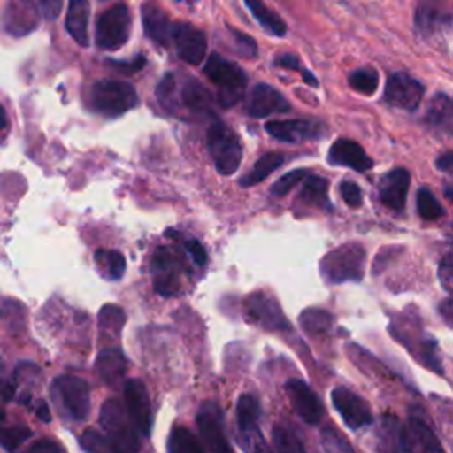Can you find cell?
I'll return each instance as SVG.
<instances>
[{"mask_svg":"<svg viewBox=\"0 0 453 453\" xmlns=\"http://www.w3.org/2000/svg\"><path fill=\"white\" fill-rule=\"evenodd\" d=\"M126 322V313L117 304H104L99 311V326L103 329H115L120 331V327Z\"/></svg>","mask_w":453,"mask_h":453,"instance_id":"cell-40","label":"cell"},{"mask_svg":"<svg viewBox=\"0 0 453 453\" xmlns=\"http://www.w3.org/2000/svg\"><path fill=\"white\" fill-rule=\"evenodd\" d=\"M365 267V248L359 242H345L326 253L319 264L327 283L359 281Z\"/></svg>","mask_w":453,"mask_h":453,"instance_id":"cell-1","label":"cell"},{"mask_svg":"<svg viewBox=\"0 0 453 453\" xmlns=\"http://www.w3.org/2000/svg\"><path fill=\"white\" fill-rule=\"evenodd\" d=\"M453 23L451 9L441 0H421L414 9V27L421 35H435Z\"/></svg>","mask_w":453,"mask_h":453,"instance_id":"cell-13","label":"cell"},{"mask_svg":"<svg viewBox=\"0 0 453 453\" xmlns=\"http://www.w3.org/2000/svg\"><path fill=\"white\" fill-rule=\"evenodd\" d=\"M248 315L265 329H288V322L281 313L280 304L265 292L248 296Z\"/></svg>","mask_w":453,"mask_h":453,"instance_id":"cell-17","label":"cell"},{"mask_svg":"<svg viewBox=\"0 0 453 453\" xmlns=\"http://www.w3.org/2000/svg\"><path fill=\"white\" fill-rule=\"evenodd\" d=\"M331 400L347 426L361 428L373 421L368 403L357 393L347 388H334L331 391Z\"/></svg>","mask_w":453,"mask_h":453,"instance_id":"cell-11","label":"cell"},{"mask_svg":"<svg viewBox=\"0 0 453 453\" xmlns=\"http://www.w3.org/2000/svg\"><path fill=\"white\" fill-rule=\"evenodd\" d=\"M111 65L119 67L122 73H134L145 65V57L138 55L133 62H111Z\"/></svg>","mask_w":453,"mask_h":453,"instance_id":"cell-50","label":"cell"},{"mask_svg":"<svg viewBox=\"0 0 453 453\" xmlns=\"http://www.w3.org/2000/svg\"><path fill=\"white\" fill-rule=\"evenodd\" d=\"M88 14L90 7L87 0H69L65 28L80 46L88 44Z\"/></svg>","mask_w":453,"mask_h":453,"instance_id":"cell-24","label":"cell"},{"mask_svg":"<svg viewBox=\"0 0 453 453\" xmlns=\"http://www.w3.org/2000/svg\"><path fill=\"white\" fill-rule=\"evenodd\" d=\"M207 149L221 175L234 173L242 159L239 136L221 120H214L207 129Z\"/></svg>","mask_w":453,"mask_h":453,"instance_id":"cell-3","label":"cell"},{"mask_svg":"<svg viewBox=\"0 0 453 453\" xmlns=\"http://www.w3.org/2000/svg\"><path fill=\"white\" fill-rule=\"evenodd\" d=\"M32 453L35 451H41V453H57V451H62L64 448L60 444H57L55 441H50V439H42V441H37L34 442L30 448H28Z\"/></svg>","mask_w":453,"mask_h":453,"instance_id":"cell-49","label":"cell"},{"mask_svg":"<svg viewBox=\"0 0 453 453\" xmlns=\"http://www.w3.org/2000/svg\"><path fill=\"white\" fill-rule=\"evenodd\" d=\"M290 110L285 96L267 83H257L246 101V111L251 117H267L273 113H287Z\"/></svg>","mask_w":453,"mask_h":453,"instance_id":"cell-16","label":"cell"},{"mask_svg":"<svg viewBox=\"0 0 453 453\" xmlns=\"http://www.w3.org/2000/svg\"><path fill=\"white\" fill-rule=\"evenodd\" d=\"M96 368L106 384H115L124 377L127 370V359L120 349H103L96 359Z\"/></svg>","mask_w":453,"mask_h":453,"instance_id":"cell-25","label":"cell"},{"mask_svg":"<svg viewBox=\"0 0 453 453\" xmlns=\"http://www.w3.org/2000/svg\"><path fill=\"white\" fill-rule=\"evenodd\" d=\"M439 280L444 290L453 294V253L446 255L439 265Z\"/></svg>","mask_w":453,"mask_h":453,"instance_id":"cell-46","label":"cell"},{"mask_svg":"<svg viewBox=\"0 0 453 453\" xmlns=\"http://www.w3.org/2000/svg\"><path fill=\"white\" fill-rule=\"evenodd\" d=\"M168 451L170 453H202L203 446L195 439V435L188 428L175 426L168 437Z\"/></svg>","mask_w":453,"mask_h":453,"instance_id":"cell-29","label":"cell"},{"mask_svg":"<svg viewBox=\"0 0 453 453\" xmlns=\"http://www.w3.org/2000/svg\"><path fill=\"white\" fill-rule=\"evenodd\" d=\"M400 449L441 451L442 446L439 444L432 428L419 416H411L407 425L400 428Z\"/></svg>","mask_w":453,"mask_h":453,"instance_id":"cell-18","label":"cell"},{"mask_svg":"<svg viewBox=\"0 0 453 453\" xmlns=\"http://www.w3.org/2000/svg\"><path fill=\"white\" fill-rule=\"evenodd\" d=\"M99 423L106 432L111 451L129 453L138 451L140 442L136 432L127 423V412L117 398H108L99 412Z\"/></svg>","mask_w":453,"mask_h":453,"instance_id":"cell-4","label":"cell"},{"mask_svg":"<svg viewBox=\"0 0 453 453\" xmlns=\"http://www.w3.org/2000/svg\"><path fill=\"white\" fill-rule=\"evenodd\" d=\"M35 416H37L41 421H44V423L51 421L50 409H48V403H46L44 400H39V402L35 403Z\"/></svg>","mask_w":453,"mask_h":453,"instance_id":"cell-52","label":"cell"},{"mask_svg":"<svg viewBox=\"0 0 453 453\" xmlns=\"http://www.w3.org/2000/svg\"><path fill=\"white\" fill-rule=\"evenodd\" d=\"M265 131L285 143H299L304 140H317L326 134L324 124L317 120H303V119H285V120H269L265 124Z\"/></svg>","mask_w":453,"mask_h":453,"instance_id":"cell-10","label":"cell"},{"mask_svg":"<svg viewBox=\"0 0 453 453\" xmlns=\"http://www.w3.org/2000/svg\"><path fill=\"white\" fill-rule=\"evenodd\" d=\"M444 195H446V198L453 200V188H446V189H444Z\"/></svg>","mask_w":453,"mask_h":453,"instance_id":"cell-55","label":"cell"},{"mask_svg":"<svg viewBox=\"0 0 453 453\" xmlns=\"http://www.w3.org/2000/svg\"><path fill=\"white\" fill-rule=\"evenodd\" d=\"M230 37H232L235 51L239 55L248 57V58H253L257 55V42L250 35H246L235 28H230Z\"/></svg>","mask_w":453,"mask_h":453,"instance_id":"cell-44","label":"cell"},{"mask_svg":"<svg viewBox=\"0 0 453 453\" xmlns=\"http://www.w3.org/2000/svg\"><path fill=\"white\" fill-rule=\"evenodd\" d=\"M453 119V99L446 94H435L426 110V120L432 124H444Z\"/></svg>","mask_w":453,"mask_h":453,"instance_id":"cell-32","label":"cell"},{"mask_svg":"<svg viewBox=\"0 0 453 453\" xmlns=\"http://www.w3.org/2000/svg\"><path fill=\"white\" fill-rule=\"evenodd\" d=\"M4 418H5V414H4V411H2V407H0V421H4Z\"/></svg>","mask_w":453,"mask_h":453,"instance_id":"cell-56","label":"cell"},{"mask_svg":"<svg viewBox=\"0 0 453 453\" xmlns=\"http://www.w3.org/2000/svg\"><path fill=\"white\" fill-rule=\"evenodd\" d=\"M51 391L55 396L60 398L67 414L76 419L83 421L90 411V388L88 382L76 375H58L53 380Z\"/></svg>","mask_w":453,"mask_h":453,"instance_id":"cell-7","label":"cell"},{"mask_svg":"<svg viewBox=\"0 0 453 453\" xmlns=\"http://www.w3.org/2000/svg\"><path fill=\"white\" fill-rule=\"evenodd\" d=\"M340 195H342L343 202H345L349 207H352V209L359 207L361 202H363L361 189H359V186H357L354 180H343V182L340 184Z\"/></svg>","mask_w":453,"mask_h":453,"instance_id":"cell-45","label":"cell"},{"mask_svg":"<svg viewBox=\"0 0 453 453\" xmlns=\"http://www.w3.org/2000/svg\"><path fill=\"white\" fill-rule=\"evenodd\" d=\"M283 163H285V154H281V152H265L264 156H260L257 159V163L253 165L250 173L241 177L239 184L241 186H255V184L265 180Z\"/></svg>","mask_w":453,"mask_h":453,"instance_id":"cell-27","label":"cell"},{"mask_svg":"<svg viewBox=\"0 0 453 453\" xmlns=\"http://www.w3.org/2000/svg\"><path fill=\"white\" fill-rule=\"evenodd\" d=\"M156 273V278H154V288L157 294L165 296V297H170V296H175L179 292V278H177V273H175V265L172 267H165V269H159V271H154Z\"/></svg>","mask_w":453,"mask_h":453,"instance_id":"cell-34","label":"cell"},{"mask_svg":"<svg viewBox=\"0 0 453 453\" xmlns=\"http://www.w3.org/2000/svg\"><path fill=\"white\" fill-rule=\"evenodd\" d=\"M285 391L299 418L308 425H319L322 419V403L319 402L315 391L301 379L287 380Z\"/></svg>","mask_w":453,"mask_h":453,"instance_id":"cell-15","label":"cell"},{"mask_svg":"<svg viewBox=\"0 0 453 453\" xmlns=\"http://www.w3.org/2000/svg\"><path fill=\"white\" fill-rule=\"evenodd\" d=\"M60 9L62 0H37V12L48 21L55 19L60 14Z\"/></svg>","mask_w":453,"mask_h":453,"instance_id":"cell-48","label":"cell"},{"mask_svg":"<svg viewBox=\"0 0 453 453\" xmlns=\"http://www.w3.org/2000/svg\"><path fill=\"white\" fill-rule=\"evenodd\" d=\"M196 425L198 432L205 442V446L211 451L221 453V451H230V444L225 439L223 432V414L221 407L216 402H205L196 416Z\"/></svg>","mask_w":453,"mask_h":453,"instance_id":"cell-12","label":"cell"},{"mask_svg":"<svg viewBox=\"0 0 453 453\" xmlns=\"http://www.w3.org/2000/svg\"><path fill=\"white\" fill-rule=\"evenodd\" d=\"M207 78L218 87V101L223 108L234 106L244 94L246 73L218 53H211L203 67Z\"/></svg>","mask_w":453,"mask_h":453,"instance_id":"cell-2","label":"cell"},{"mask_svg":"<svg viewBox=\"0 0 453 453\" xmlns=\"http://www.w3.org/2000/svg\"><path fill=\"white\" fill-rule=\"evenodd\" d=\"M27 7H30V9H35L37 11V0H21Z\"/></svg>","mask_w":453,"mask_h":453,"instance_id":"cell-54","label":"cell"},{"mask_svg":"<svg viewBox=\"0 0 453 453\" xmlns=\"http://www.w3.org/2000/svg\"><path fill=\"white\" fill-rule=\"evenodd\" d=\"M306 175H308V170H304V168L290 170L288 173L281 175V177L271 186V195H274V196H285V195H287L296 184H299Z\"/></svg>","mask_w":453,"mask_h":453,"instance_id":"cell-39","label":"cell"},{"mask_svg":"<svg viewBox=\"0 0 453 453\" xmlns=\"http://www.w3.org/2000/svg\"><path fill=\"white\" fill-rule=\"evenodd\" d=\"M156 96L166 110H170V111L175 110V78H173V74L168 73L161 78V81L157 83V88H156Z\"/></svg>","mask_w":453,"mask_h":453,"instance_id":"cell-41","label":"cell"},{"mask_svg":"<svg viewBox=\"0 0 453 453\" xmlns=\"http://www.w3.org/2000/svg\"><path fill=\"white\" fill-rule=\"evenodd\" d=\"M28 437H32V430L28 426H9V428H0V444L7 451L18 449Z\"/></svg>","mask_w":453,"mask_h":453,"instance_id":"cell-37","label":"cell"},{"mask_svg":"<svg viewBox=\"0 0 453 453\" xmlns=\"http://www.w3.org/2000/svg\"><path fill=\"white\" fill-rule=\"evenodd\" d=\"M92 104L104 115H122L138 104V94L127 81L104 78L92 87Z\"/></svg>","mask_w":453,"mask_h":453,"instance_id":"cell-5","label":"cell"},{"mask_svg":"<svg viewBox=\"0 0 453 453\" xmlns=\"http://www.w3.org/2000/svg\"><path fill=\"white\" fill-rule=\"evenodd\" d=\"M409 184H411V175L405 168L396 166L389 170L379 182V196L382 203L396 212L403 211Z\"/></svg>","mask_w":453,"mask_h":453,"instance_id":"cell-19","label":"cell"},{"mask_svg":"<svg viewBox=\"0 0 453 453\" xmlns=\"http://www.w3.org/2000/svg\"><path fill=\"white\" fill-rule=\"evenodd\" d=\"M327 180L320 175H311L308 173L303 179V188L297 195V202L303 203L304 207H313V209H324L331 211L333 205L327 196Z\"/></svg>","mask_w":453,"mask_h":453,"instance_id":"cell-23","label":"cell"},{"mask_svg":"<svg viewBox=\"0 0 453 453\" xmlns=\"http://www.w3.org/2000/svg\"><path fill=\"white\" fill-rule=\"evenodd\" d=\"M260 418V403L255 395L244 393L239 396L235 403V419H237V428L239 432L248 439V441H257L260 442V434L257 430V423Z\"/></svg>","mask_w":453,"mask_h":453,"instance_id":"cell-21","label":"cell"},{"mask_svg":"<svg viewBox=\"0 0 453 453\" xmlns=\"http://www.w3.org/2000/svg\"><path fill=\"white\" fill-rule=\"evenodd\" d=\"M80 444H81V448L87 449V451H104V449L111 451V449H110V444H108V439L103 437V435H101L97 430H94V428H88V430H85V432L81 434Z\"/></svg>","mask_w":453,"mask_h":453,"instance_id":"cell-43","label":"cell"},{"mask_svg":"<svg viewBox=\"0 0 453 453\" xmlns=\"http://www.w3.org/2000/svg\"><path fill=\"white\" fill-rule=\"evenodd\" d=\"M2 368H4V361L0 359V373H2Z\"/></svg>","mask_w":453,"mask_h":453,"instance_id":"cell-57","label":"cell"},{"mask_svg":"<svg viewBox=\"0 0 453 453\" xmlns=\"http://www.w3.org/2000/svg\"><path fill=\"white\" fill-rule=\"evenodd\" d=\"M7 124H9V120H7V113H5V108L0 104V129L7 127Z\"/></svg>","mask_w":453,"mask_h":453,"instance_id":"cell-53","label":"cell"},{"mask_svg":"<svg viewBox=\"0 0 453 453\" xmlns=\"http://www.w3.org/2000/svg\"><path fill=\"white\" fill-rule=\"evenodd\" d=\"M96 260L101 265H106V269L110 271L111 278H120L126 271V258L120 251L115 250H97L96 251Z\"/></svg>","mask_w":453,"mask_h":453,"instance_id":"cell-36","label":"cell"},{"mask_svg":"<svg viewBox=\"0 0 453 453\" xmlns=\"http://www.w3.org/2000/svg\"><path fill=\"white\" fill-rule=\"evenodd\" d=\"M129 28V9L119 4L99 14L96 23V42L103 50H117L127 41Z\"/></svg>","mask_w":453,"mask_h":453,"instance_id":"cell-6","label":"cell"},{"mask_svg":"<svg viewBox=\"0 0 453 453\" xmlns=\"http://www.w3.org/2000/svg\"><path fill=\"white\" fill-rule=\"evenodd\" d=\"M274 65L283 67V69H290V71H297V73L303 76V80H304L310 87H317V85H319L317 78H315L306 67L301 65L299 58H297L294 53H281V55H278V57L274 58Z\"/></svg>","mask_w":453,"mask_h":453,"instance_id":"cell-38","label":"cell"},{"mask_svg":"<svg viewBox=\"0 0 453 453\" xmlns=\"http://www.w3.org/2000/svg\"><path fill=\"white\" fill-rule=\"evenodd\" d=\"M126 412L136 430L149 435L152 430V409L145 384L140 379H129L124 384Z\"/></svg>","mask_w":453,"mask_h":453,"instance_id":"cell-9","label":"cell"},{"mask_svg":"<svg viewBox=\"0 0 453 453\" xmlns=\"http://www.w3.org/2000/svg\"><path fill=\"white\" fill-rule=\"evenodd\" d=\"M327 161L331 165H338V166H349L356 172H366L372 168L373 161L366 156L365 149L349 138H338L331 149H329V156Z\"/></svg>","mask_w":453,"mask_h":453,"instance_id":"cell-20","label":"cell"},{"mask_svg":"<svg viewBox=\"0 0 453 453\" xmlns=\"http://www.w3.org/2000/svg\"><path fill=\"white\" fill-rule=\"evenodd\" d=\"M182 103L191 110V111H211V94L207 88L196 81V80H188L182 87Z\"/></svg>","mask_w":453,"mask_h":453,"instance_id":"cell-28","label":"cell"},{"mask_svg":"<svg viewBox=\"0 0 453 453\" xmlns=\"http://www.w3.org/2000/svg\"><path fill=\"white\" fill-rule=\"evenodd\" d=\"M425 94V87L416 78L405 73H393L388 78L384 88V101L395 108H402L407 111L418 110Z\"/></svg>","mask_w":453,"mask_h":453,"instance_id":"cell-8","label":"cell"},{"mask_svg":"<svg viewBox=\"0 0 453 453\" xmlns=\"http://www.w3.org/2000/svg\"><path fill=\"white\" fill-rule=\"evenodd\" d=\"M435 166L439 168V170H451L453 168V150H446V152H442L439 157H437V161H435Z\"/></svg>","mask_w":453,"mask_h":453,"instance_id":"cell-51","label":"cell"},{"mask_svg":"<svg viewBox=\"0 0 453 453\" xmlns=\"http://www.w3.org/2000/svg\"><path fill=\"white\" fill-rule=\"evenodd\" d=\"M301 327L310 333V334H319L329 329L333 317L326 310H317V308H308L301 313L299 317Z\"/></svg>","mask_w":453,"mask_h":453,"instance_id":"cell-31","label":"cell"},{"mask_svg":"<svg viewBox=\"0 0 453 453\" xmlns=\"http://www.w3.org/2000/svg\"><path fill=\"white\" fill-rule=\"evenodd\" d=\"M142 19H143V28L145 34L157 44L166 46L172 41V32L173 25L170 23L168 16L157 7V5H143L142 9Z\"/></svg>","mask_w":453,"mask_h":453,"instance_id":"cell-22","label":"cell"},{"mask_svg":"<svg viewBox=\"0 0 453 453\" xmlns=\"http://www.w3.org/2000/svg\"><path fill=\"white\" fill-rule=\"evenodd\" d=\"M416 207H418V214L426 219V221H435L439 218L444 216V209L442 205L437 202V198L434 196L432 191H428L426 188H421L418 191L416 196Z\"/></svg>","mask_w":453,"mask_h":453,"instance_id":"cell-33","label":"cell"},{"mask_svg":"<svg viewBox=\"0 0 453 453\" xmlns=\"http://www.w3.org/2000/svg\"><path fill=\"white\" fill-rule=\"evenodd\" d=\"M242 2L251 12V16L258 21V25L267 34L276 37H283L287 34V23L283 21V18L278 12L271 11L264 0H242Z\"/></svg>","mask_w":453,"mask_h":453,"instance_id":"cell-26","label":"cell"},{"mask_svg":"<svg viewBox=\"0 0 453 453\" xmlns=\"http://www.w3.org/2000/svg\"><path fill=\"white\" fill-rule=\"evenodd\" d=\"M172 41L175 42L177 55L191 64L196 65L205 58L207 53V39L202 30L189 23H175L172 32Z\"/></svg>","mask_w":453,"mask_h":453,"instance_id":"cell-14","label":"cell"},{"mask_svg":"<svg viewBox=\"0 0 453 453\" xmlns=\"http://www.w3.org/2000/svg\"><path fill=\"white\" fill-rule=\"evenodd\" d=\"M273 439H274L276 449H280V451H303L304 449L301 439L288 426L276 425L273 430Z\"/></svg>","mask_w":453,"mask_h":453,"instance_id":"cell-35","label":"cell"},{"mask_svg":"<svg viewBox=\"0 0 453 453\" xmlns=\"http://www.w3.org/2000/svg\"><path fill=\"white\" fill-rule=\"evenodd\" d=\"M322 444L329 451H352L347 439L333 426L322 428Z\"/></svg>","mask_w":453,"mask_h":453,"instance_id":"cell-42","label":"cell"},{"mask_svg":"<svg viewBox=\"0 0 453 453\" xmlns=\"http://www.w3.org/2000/svg\"><path fill=\"white\" fill-rule=\"evenodd\" d=\"M184 246H186L188 255L191 257V260H193L198 267H203V265L207 264V251H205V248H203L196 239H188V241L184 242Z\"/></svg>","mask_w":453,"mask_h":453,"instance_id":"cell-47","label":"cell"},{"mask_svg":"<svg viewBox=\"0 0 453 453\" xmlns=\"http://www.w3.org/2000/svg\"><path fill=\"white\" fill-rule=\"evenodd\" d=\"M349 85L365 96H372L379 85V74L373 67H359L349 74Z\"/></svg>","mask_w":453,"mask_h":453,"instance_id":"cell-30","label":"cell"}]
</instances>
